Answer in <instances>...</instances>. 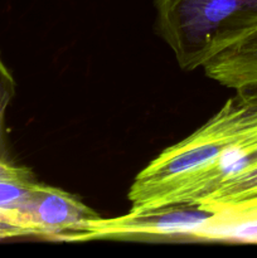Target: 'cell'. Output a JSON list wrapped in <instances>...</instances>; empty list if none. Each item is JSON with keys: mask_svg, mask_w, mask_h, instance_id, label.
<instances>
[{"mask_svg": "<svg viewBox=\"0 0 257 258\" xmlns=\"http://www.w3.org/2000/svg\"><path fill=\"white\" fill-rule=\"evenodd\" d=\"M254 164H257V125L224 149L206 171L161 199L155 208L171 204L198 206L222 183Z\"/></svg>", "mask_w": 257, "mask_h": 258, "instance_id": "obj_5", "label": "cell"}, {"mask_svg": "<svg viewBox=\"0 0 257 258\" xmlns=\"http://www.w3.org/2000/svg\"><path fill=\"white\" fill-rule=\"evenodd\" d=\"M202 68L207 77L234 93L257 88V19L237 33L231 43Z\"/></svg>", "mask_w": 257, "mask_h": 258, "instance_id": "obj_6", "label": "cell"}, {"mask_svg": "<svg viewBox=\"0 0 257 258\" xmlns=\"http://www.w3.org/2000/svg\"><path fill=\"white\" fill-rule=\"evenodd\" d=\"M214 222L241 223V234L246 242H257V196L213 213Z\"/></svg>", "mask_w": 257, "mask_h": 258, "instance_id": "obj_8", "label": "cell"}, {"mask_svg": "<svg viewBox=\"0 0 257 258\" xmlns=\"http://www.w3.org/2000/svg\"><path fill=\"white\" fill-rule=\"evenodd\" d=\"M254 196H257V164L222 183L213 193L196 207L213 214Z\"/></svg>", "mask_w": 257, "mask_h": 258, "instance_id": "obj_7", "label": "cell"}, {"mask_svg": "<svg viewBox=\"0 0 257 258\" xmlns=\"http://www.w3.org/2000/svg\"><path fill=\"white\" fill-rule=\"evenodd\" d=\"M154 7L156 32L188 72L257 19V0H154Z\"/></svg>", "mask_w": 257, "mask_h": 258, "instance_id": "obj_2", "label": "cell"}, {"mask_svg": "<svg viewBox=\"0 0 257 258\" xmlns=\"http://www.w3.org/2000/svg\"><path fill=\"white\" fill-rule=\"evenodd\" d=\"M15 81L10 71L5 66L0 53V160L13 161L10 159L7 138V111L15 95Z\"/></svg>", "mask_w": 257, "mask_h": 258, "instance_id": "obj_10", "label": "cell"}, {"mask_svg": "<svg viewBox=\"0 0 257 258\" xmlns=\"http://www.w3.org/2000/svg\"><path fill=\"white\" fill-rule=\"evenodd\" d=\"M213 214L196 206L171 204L131 211L115 218L97 217L83 222L67 242L151 241L191 238Z\"/></svg>", "mask_w": 257, "mask_h": 258, "instance_id": "obj_3", "label": "cell"}, {"mask_svg": "<svg viewBox=\"0 0 257 258\" xmlns=\"http://www.w3.org/2000/svg\"><path fill=\"white\" fill-rule=\"evenodd\" d=\"M35 183H37V180L20 181L0 179V214L7 217L10 223L19 227L20 229L23 228L17 221V211L29 198ZM25 234H27V237H29L27 232H25Z\"/></svg>", "mask_w": 257, "mask_h": 258, "instance_id": "obj_9", "label": "cell"}, {"mask_svg": "<svg viewBox=\"0 0 257 258\" xmlns=\"http://www.w3.org/2000/svg\"><path fill=\"white\" fill-rule=\"evenodd\" d=\"M97 217L76 196L39 181L17 211L18 223L28 236L60 242H67L83 222Z\"/></svg>", "mask_w": 257, "mask_h": 258, "instance_id": "obj_4", "label": "cell"}, {"mask_svg": "<svg viewBox=\"0 0 257 258\" xmlns=\"http://www.w3.org/2000/svg\"><path fill=\"white\" fill-rule=\"evenodd\" d=\"M234 95H237L243 102H246L247 105L252 106V107H254L257 110V88L247 91V92L243 93H234Z\"/></svg>", "mask_w": 257, "mask_h": 258, "instance_id": "obj_12", "label": "cell"}, {"mask_svg": "<svg viewBox=\"0 0 257 258\" xmlns=\"http://www.w3.org/2000/svg\"><path fill=\"white\" fill-rule=\"evenodd\" d=\"M257 125V110L237 95L193 134L169 146L139 171L128 190L131 211L159 202L206 171L224 149Z\"/></svg>", "mask_w": 257, "mask_h": 258, "instance_id": "obj_1", "label": "cell"}, {"mask_svg": "<svg viewBox=\"0 0 257 258\" xmlns=\"http://www.w3.org/2000/svg\"><path fill=\"white\" fill-rule=\"evenodd\" d=\"M17 237H27V234L23 229L10 223L7 217L0 214V239L17 238Z\"/></svg>", "mask_w": 257, "mask_h": 258, "instance_id": "obj_11", "label": "cell"}]
</instances>
